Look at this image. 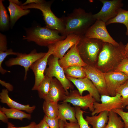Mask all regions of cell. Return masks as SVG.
Here are the masks:
<instances>
[{"label":"cell","mask_w":128,"mask_h":128,"mask_svg":"<svg viewBox=\"0 0 128 128\" xmlns=\"http://www.w3.org/2000/svg\"><path fill=\"white\" fill-rule=\"evenodd\" d=\"M118 46L103 42L95 67L104 73L114 71L123 60L126 58L125 45L121 41Z\"/></svg>","instance_id":"obj_1"},{"label":"cell","mask_w":128,"mask_h":128,"mask_svg":"<svg viewBox=\"0 0 128 128\" xmlns=\"http://www.w3.org/2000/svg\"><path fill=\"white\" fill-rule=\"evenodd\" d=\"M91 12H87L80 8H76L66 16L62 17L65 26L63 36L74 34L80 36L85 35L96 20Z\"/></svg>","instance_id":"obj_2"},{"label":"cell","mask_w":128,"mask_h":128,"mask_svg":"<svg viewBox=\"0 0 128 128\" xmlns=\"http://www.w3.org/2000/svg\"><path fill=\"white\" fill-rule=\"evenodd\" d=\"M77 47L81 58L87 65L95 66L97 61L103 42L84 35L80 36Z\"/></svg>","instance_id":"obj_3"},{"label":"cell","mask_w":128,"mask_h":128,"mask_svg":"<svg viewBox=\"0 0 128 128\" xmlns=\"http://www.w3.org/2000/svg\"><path fill=\"white\" fill-rule=\"evenodd\" d=\"M58 31L46 27L37 26L27 31L26 35L23 39L33 41L41 46H48L65 39L66 36L60 35Z\"/></svg>","instance_id":"obj_4"},{"label":"cell","mask_w":128,"mask_h":128,"mask_svg":"<svg viewBox=\"0 0 128 128\" xmlns=\"http://www.w3.org/2000/svg\"><path fill=\"white\" fill-rule=\"evenodd\" d=\"M51 3L44 1L39 3H32L21 7L23 9L34 8L38 9L42 12L46 25V27L58 31L63 36L65 26L62 18H59L54 14L51 9Z\"/></svg>","instance_id":"obj_5"},{"label":"cell","mask_w":128,"mask_h":128,"mask_svg":"<svg viewBox=\"0 0 128 128\" xmlns=\"http://www.w3.org/2000/svg\"><path fill=\"white\" fill-rule=\"evenodd\" d=\"M59 59L52 55L50 56L48 62V66L45 70V75L50 78L54 77L56 78L62 84L68 95L69 93L68 90L69 89H73L74 86L66 77L63 69L59 64Z\"/></svg>","instance_id":"obj_6"},{"label":"cell","mask_w":128,"mask_h":128,"mask_svg":"<svg viewBox=\"0 0 128 128\" xmlns=\"http://www.w3.org/2000/svg\"><path fill=\"white\" fill-rule=\"evenodd\" d=\"M46 52H37L35 49L28 54L19 53L15 58H10L5 62L6 65L10 67L19 65L24 67L25 69L24 80L27 78V72L31 65L36 61L43 57Z\"/></svg>","instance_id":"obj_7"},{"label":"cell","mask_w":128,"mask_h":128,"mask_svg":"<svg viewBox=\"0 0 128 128\" xmlns=\"http://www.w3.org/2000/svg\"><path fill=\"white\" fill-rule=\"evenodd\" d=\"M103 5L100 11L93 14L96 20H100L105 23L117 15L119 10L123 5L121 0H100Z\"/></svg>","instance_id":"obj_8"},{"label":"cell","mask_w":128,"mask_h":128,"mask_svg":"<svg viewBox=\"0 0 128 128\" xmlns=\"http://www.w3.org/2000/svg\"><path fill=\"white\" fill-rule=\"evenodd\" d=\"M106 26L105 23L101 20H96L88 29L84 35L89 38L99 40L104 42L118 46L119 43L110 36Z\"/></svg>","instance_id":"obj_9"},{"label":"cell","mask_w":128,"mask_h":128,"mask_svg":"<svg viewBox=\"0 0 128 128\" xmlns=\"http://www.w3.org/2000/svg\"><path fill=\"white\" fill-rule=\"evenodd\" d=\"M122 97L119 94L116 93L114 96H101V103L95 101L94 104V111L92 116L97 114L104 111L109 112L117 109H123L121 101Z\"/></svg>","instance_id":"obj_10"},{"label":"cell","mask_w":128,"mask_h":128,"mask_svg":"<svg viewBox=\"0 0 128 128\" xmlns=\"http://www.w3.org/2000/svg\"><path fill=\"white\" fill-rule=\"evenodd\" d=\"M48 47V50L46 55L34 63L30 68L33 72L35 78L34 84L32 89V90L37 91L40 84L45 77L44 73L48 64V59L53 53L54 44L50 45Z\"/></svg>","instance_id":"obj_11"},{"label":"cell","mask_w":128,"mask_h":128,"mask_svg":"<svg viewBox=\"0 0 128 128\" xmlns=\"http://www.w3.org/2000/svg\"><path fill=\"white\" fill-rule=\"evenodd\" d=\"M96 101L89 94L85 96H81L78 90L71 91L65 97L63 102H69L75 106L79 107L83 110L89 109L91 112L94 110V104Z\"/></svg>","instance_id":"obj_12"},{"label":"cell","mask_w":128,"mask_h":128,"mask_svg":"<svg viewBox=\"0 0 128 128\" xmlns=\"http://www.w3.org/2000/svg\"><path fill=\"white\" fill-rule=\"evenodd\" d=\"M87 77L92 82L101 96H110L106 85L104 73L95 66L87 65L83 67Z\"/></svg>","instance_id":"obj_13"},{"label":"cell","mask_w":128,"mask_h":128,"mask_svg":"<svg viewBox=\"0 0 128 128\" xmlns=\"http://www.w3.org/2000/svg\"><path fill=\"white\" fill-rule=\"evenodd\" d=\"M104 75L107 89L111 96H115L117 88L128 80V76L121 72H109Z\"/></svg>","instance_id":"obj_14"},{"label":"cell","mask_w":128,"mask_h":128,"mask_svg":"<svg viewBox=\"0 0 128 128\" xmlns=\"http://www.w3.org/2000/svg\"><path fill=\"white\" fill-rule=\"evenodd\" d=\"M66 77L76 86L81 96L82 95L84 91H87L96 102H99L100 101L101 96L97 90L87 77L77 79L69 77Z\"/></svg>","instance_id":"obj_15"},{"label":"cell","mask_w":128,"mask_h":128,"mask_svg":"<svg viewBox=\"0 0 128 128\" xmlns=\"http://www.w3.org/2000/svg\"><path fill=\"white\" fill-rule=\"evenodd\" d=\"M80 38L79 36L74 34L68 35L65 39L54 44V49L52 55L59 59L62 58L69 49L74 45L78 44Z\"/></svg>","instance_id":"obj_16"},{"label":"cell","mask_w":128,"mask_h":128,"mask_svg":"<svg viewBox=\"0 0 128 128\" xmlns=\"http://www.w3.org/2000/svg\"><path fill=\"white\" fill-rule=\"evenodd\" d=\"M58 62L63 69L73 66L84 67L87 65L81 58L77 45L73 46L62 58L59 59Z\"/></svg>","instance_id":"obj_17"},{"label":"cell","mask_w":128,"mask_h":128,"mask_svg":"<svg viewBox=\"0 0 128 128\" xmlns=\"http://www.w3.org/2000/svg\"><path fill=\"white\" fill-rule=\"evenodd\" d=\"M67 94L60 82L56 78H53L50 85L49 90L44 100L58 103L64 100Z\"/></svg>","instance_id":"obj_18"},{"label":"cell","mask_w":128,"mask_h":128,"mask_svg":"<svg viewBox=\"0 0 128 128\" xmlns=\"http://www.w3.org/2000/svg\"><path fill=\"white\" fill-rule=\"evenodd\" d=\"M8 91L6 89H4L2 90L0 93L1 102L6 104L10 108L24 110L30 114L33 112L36 108L35 106H31L29 104L24 105L15 101L9 96Z\"/></svg>","instance_id":"obj_19"},{"label":"cell","mask_w":128,"mask_h":128,"mask_svg":"<svg viewBox=\"0 0 128 128\" xmlns=\"http://www.w3.org/2000/svg\"><path fill=\"white\" fill-rule=\"evenodd\" d=\"M58 118L59 120L64 121L69 120L70 122H78L75 116L74 107H71L67 102H63L58 104Z\"/></svg>","instance_id":"obj_20"},{"label":"cell","mask_w":128,"mask_h":128,"mask_svg":"<svg viewBox=\"0 0 128 128\" xmlns=\"http://www.w3.org/2000/svg\"><path fill=\"white\" fill-rule=\"evenodd\" d=\"M109 112L104 111L100 113L98 115L87 116L85 119L93 128H105L108 120Z\"/></svg>","instance_id":"obj_21"},{"label":"cell","mask_w":128,"mask_h":128,"mask_svg":"<svg viewBox=\"0 0 128 128\" xmlns=\"http://www.w3.org/2000/svg\"><path fill=\"white\" fill-rule=\"evenodd\" d=\"M9 1V4L7 9L10 14V25L12 27L20 17L29 13L30 10L28 9H23L20 6Z\"/></svg>","instance_id":"obj_22"},{"label":"cell","mask_w":128,"mask_h":128,"mask_svg":"<svg viewBox=\"0 0 128 128\" xmlns=\"http://www.w3.org/2000/svg\"><path fill=\"white\" fill-rule=\"evenodd\" d=\"M0 110L4 113L9 119H16L22 121L24 119L30 120L32 118L30 114H27L21 110L15 109H8L3 107H0Z\"/></svg>","instance_id":"obj_23"},{"label":"cell","mask_w":128,"mask_h":128,"mask_svg":"<svg viewBox=\"0 0 128 128\" xmlns=\"http://www.w3.org/2000/svg\"><path fill=\"white\" fill-rule=\"evenodd\" d=\"M58 103L44 100L42 108L45 115L50 119L57 118L58 114Z\"/></svg>","instance_id":"obj_24"},{"label":"cell","mask_w":128,"mask_h":128,"mask_svg":"<svg viewBox=\"0 0 128 128\" xmlns=\"http://www.w3.org/2000/svg\"><path fill=\"white\" fill-rule=\"evenodd\" d=\"M66 77L76 78H82L87 77L83 67L75 65L70 66L64 69Z\"/></svg>","instance_id":"obj_25"},{"label":"cell","mask_w":128,"mask_h":128,"mask_svg":"<svg viewBox=\"0 0 128 128\" xmlns=\"http://www.w3.org/2000/svg\"><path fill=\"white\" fill-rule=\"evenodd\" d=\"M114 23H120L124 24L126 28V34L128 36V10L120 9L116 16L105 23L106 26Z\"/></svg>","instance_id":"obj_26"},{"label":"cell","mask_w":128,"mask_h":128,"mask_svg":"<svg viewBox=\"0 0 128 128\" xmlns=\"http://www.w3.org/2000/svg\"><path fill=\"white\" fill-rule=\"evenodd\" d=\"M109 119L105 128H124L125 124L120 117L113 111L109 112Z\"/></svg>","instance_id":"obj_27"},{"label":"cell","mask_w":128,"mask_h":128,"mask_svg":"<svg viewBox=\"0 0 128 128\" xmlns=\"http://www.w3.org/2000/svg\"><path fill=\"white\" fill-rule=\"evenodd\" d=\"M53 78L45 75V77L41 82L37 90L40 98L44 100L47 96Z\"/></svg>","instance_id":"obj_28"},{"label":"cell","mask_w":128,"mask_h":128,"mask_svg":"<svg viewBox=\"0 0 128 128\" xmlns=\"http://www.w3.org/2000/svg\"><path fill=\"white\" fill-rule=\"evenodd\" d=\"M2 1V0H0V28L1 30H3L8 27L9 18Z\"/></svg>","instance_id":"obj_29"},{"label":"cell","mask_w":128,"mask_h":128,"mask_svg":"<svg viewBox=\"0 0 128 128\" xmlns=\"http://www.w3.org/2000/svg\"><path fill=\"white\" fill-rule=\"evenodd\" d=\"M116 92L122 96V105L124 108L128 105V80L117 88Z\"/></svg>","instance_id":"obj_30"},{"label":"cell","mask_w":128,"mask_h":128,"mask_svg":"<svg viewBox=\"0 0 128 128\" xmlns=\"http://www.w3.org/2000/svg\"><path fill=\"white\" fill-rule=\"evenodd\" d=\"M75 116L77 120L80 128H90L88 123L84 118L83 114L84 113H86L85 111H83L79 107L75 106Z\"/></svg>","instance_id":"obj_31"},{"label":"cell","mask_w":128,"mask_h":128,"mask_svg":"<svg viewBox=\"0 0 128 128\" xmlns=\"http://www.w3.org/2000/svg\"><path fill=\"white\" fill-rule=\"evenodd\" d=\"M19 52H14L11 49H7L4 52H0V72L2 74L8 72H10V71L6 70L4 69L2 67V63L6 57L9 55H17Z\"/></svg>","instance_id":"obj_32"},{"label":"cell","mask_w":128,"mask_h":128,"mask_svg":"<svg viewBox=\"0 0 128 128\" xmlns=\"http://www.w3.org/2000/svg\"><path fill=\"white\" fill-rule=\"evenodd\" d=\"M114 71L122 72L128 76V59H124Z\"/></svg>","instance_id":"obj_33"},{"label":"cell","mask_w":128,"mask_h":128,"mask_svg":"<svg viewBox=\"0 0 128 128\" xmlns=\"http://www.w3.org/2000/svg\"><path fill=\"white\" fill-rule=\"evenodd\" d=\"M112 111L119 115L125 124L124 128H128V112L124 111L123 109H117Z\"/></svg>","instance_id":"obj_34"},{"label":"cell","mask_w":128,"mask_h":128,"mask_svg":"<svg viewBox=\"0 0 128 128\" xmlns=\"http://www.w3.org/2000/svg\"><path fill=\"white\" fill-rule=\"evenodd\" d=\"M44 118L50 128H59V119L58 117L55 119H50L45 115Z\"/></svg>","instance_id":"obj_35"},{"label":"cell","mask_w":128,"mask_h":128,"mask_svg":"<svg viewBox=\"0 0 128 128\" xmlns=\"http://www.w3.org/2000/svg\"><path fill=\"white\" fill-rule=\"evenodd\" d=\"M7 50L6 37L4 35L0 33V52H4Z\"/></svg>","instance_id":"obj_36"},{"label":"cell","mask_w":128,"mask_h":128,"mask_svg":"<svg viewBox=\"0 0 128 128\" xmlns=\"http://www.w3.org/2000/svg\"><path fill=\"white\" fill-rule=\"evenodd\" d=\"M7 124L8 126L7 128H35L36 124L35 122H32L27 126L18 127H14L13 124L9 122Z\"/></svg>","instance_id":"obj_37"},{"label":"cell","mask_w":128,"mask_h":128,"mask_svg":"<svg viewBox=\"0 0 128 128\" xmlns=\"http://www.w3.org/2000/svg\"><path fill=\"white\" fill-rule=\"evenodd\" d=\"M64 122V128H80L78 122H70L69 123L66 121Z\"/></svg>","instance_id":"obj_38"},{"label":"cell","mask_w":128,"mask_h":128,"mask_svg":"<svg viewBox=\"0 0 128 128\" xmlns=\"http://www.w3.org/2000/svg\"><path fill=\"white\" fill-rule=\"evenodd\" d=\"M35 128H50L43 117V119L39 123L36 124Z\"/></svg>","instance_id":"obj_39"},{"label":"cell","mask_w":128,"mask_h":128,"mask_svg":"<svg viewBox=\"0 0 128 128\" xmlns=\"http://www.w3.org/2000/svg\"><path fill=\"white\" fill-rule=\"evenodd\" d=\"M0 83L2 85L5 87L9 91H13V87L12 85L9 83L6 82L1 80H0Z\"/></svg>","instance_id":"obj_40"},{"label":"cell","mask_w":128,"mask_h":128,"mask_svg":"<svg viewBox=\"0 0 128 128\" xmlns=\"http://www.w3.org/2000/svg\"><path fill=\"white\" fill-rule=\"evenodd\" d=\"M44 1L42 0H27L25 2L22 4L20 6H23L32 3H41L43 2Z\"/></svg>","instance_id":"obj_41"},{"label":"cell","mask_w":128,"mask_h":128,"mask_svg":"<svg viewBox=\"0 0 128 128\" xmlns=\"http://www.w3.org/2000/svg\"><path fill=\"white\" fill-rule=\"evenodd\" d=\"M8 119L5 114L0 110V120L4 123H7L9 122Z\"/></svg>","instance_id":"obj_42"},{"label":"cell","mask_w":128,"mask_h":128,"mask_svg":"<svg viewBox=\"0 0 128 128\" xmlns=\"http://www.w3.org/2000/svg\"><path fill=\"white\" fill-rule=\"evenodd\" d=\"M9 0L13 3L19 6L20 5V6L22 4L18 0Z\"/></svg>","instance_id":"obj_43"},{"label":"cell","mask_w":128,"mask_h":128,"mask_svg":"<svg viewBox=\"0 0 128 128\" xmlns=\"http://www.w3.org/2000/svg\"><path fill=\"white\" fill-rule=\"evenodd\" d=\"M59 128H64V122L60 120H59Z\"/></svg>","instance_id":"obj_44"},{"label":"cell","mask_w":128,"mask_h":128,"mask_svg":"<svg viewBox=\"0 0 128 128\" xmlns=\"http://www.w3.org/2000/svg\"><path fill=\"white\" fill-rule=\"evenodd\" d=\"M125 55L126 58L128 59V48L126 50Z\"/></svg>","instance_id":"obj_45"},{"label":"cell","mask_w":128,"mask_h":128,"mask_svg":"<svg viewBox=\"0 0 128 128\" xmlns=\"http://www.w3.org/2000/svg\"><path fill=\"white\" fill-rule=\"evenodd\" d=\"M128 48V42L127 43L126 45H125V49L126 50Z\"/></svg>","instance_id":"obj_46"},{"label":"cell","mask_w":128,"mask_h":128,"mask_svg":"<svg viewBox=\"0 0 128 128\" xmlns=\"http://www.w3.org/2000/svg\"><path fill=\"white\" fill-rule=\"evenodd\" d=\"M126 108L128 110V105L126 107Z\"/></svg>","instance_id":"obj_47"}]
</instances>
